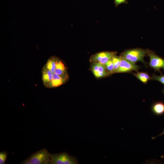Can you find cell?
I'll return each instance as SVG.
<instances>
[{
	"instance_id": "6da1fadb",
	"label": "cell",
	"mask_w": 164,
	"mask_h": 164,
	"mask_svg": "<svg viewBox=\"0 0 164 164\" xmlns=\"http://www.w3.org/2000/svg\"><path fill=\"white\" fill-rule=\"evenodd\" d=\"M41 76L43 85L47 88L60 87L67 82L69 79L65 63L54 56L50 57L43 67Z\"/></svg>"
},
{
	"instance_id": "d6986e66",
	"label": "cell",
	"mask_w": 164,
	"mask_h": 164,
	"mask_svg": "<svg viewBox=\"0 0 164 164\" xmlns=\"http://www.w3.org/2000/svg\"></svg>"
},
{
	"instance_id": "30bf717a",
	"label": "cell",
	"mask_w": 164,
	"mask_h": 164,
	"mask_svg": "<svg viewBox=\"0 0 164 164\" xmlns=\"http://www.w3.org/2000/svg\"><path fill=\"white\" fill-rule=\"evenodd\" d=\"M135 77L142 82L145 83L150 79V77L148 74L145 72H138L135 74Z\"/></svg>"
},
{
	"instance_id": "8fae6325",
	"label": "cell",
	"mask_w": 164,
	"mask_h": 164,
	"mask_svg": "<svg viewBox=\"0 0 164 164\" xmlns=\"http://www.w3.org/2000/svg\"><path fill=\"white\" fill-rule=\"evenodd\" d=\"M112 60L113 64L114 73H115L119 66L121 61V56H117L115 55L112 57Z\"/></svg>"
},
{
	"instance_id": "277c9868",
	"label": "cell",
	"mask_w": 164,
	"mask_h": 164,
	"mask_svg": "<svg viewBox=\"0 0 164 164\" xmlns=\"http://www.w3.org/2000/svg\"><path fill=\"white\" fill-rule=\"evenodd\" d=\"M77 158L65 152L51 154L49 164H78Z\"/></svg>"
},
{
	"instance_id": "ac0fdd59",
	"label": "cell",
	"mask_w": 164,
	"mask_h": 164,
	"mask_svg": "<svg viewBox=\"0 0 164 164\" xmlns=\"http://www.w3.org/2000/svg\"><path fill=\"white\" fill-rule=\"evenodd\" d=\"M161 158H164V155H162L161 156H160Z\"/></svg>"
},
{
	"instance_id": "7c38bea8",
	"label": "cell",
	"mask_w": 164,
	"mask_h": 164,
	"mask_svg": "<svg viewBox=\"0 0 164 164\" xmlns=\"http://www.w3.org/2000/svg\"><path fill=\"white\" fill-rule=\"evenodd\" d=\"M112 58L104 65L109 74L114 73V66Z\"/></svg>"
},
{
	"instance_id": "7a4b0ae2",
	"label": "cell",
	"mask_w": 164,
	"mask_h": 164,
	"mask_svg": "<svg viewBox=\"0 0 164 164\" xmlns=\"http://www.w3.org/2000/svg\"><path fill=\"white\" fill-rule=\"evenodd\" d=\"M148 51V50L139 48L130 49L125 51L120 56L134 63L139 61L144 63L143 58Z\"/></svg>"
},
{
	"instance_id": "9c48e42d",
	"label": "cell",
	"mask_w": 164,
	"mask_h": 164,
	"mask_svg": "<svg viewBox=\"0 0 164 164\" xmlns=\"http://www.w3.org/2000/svg\"><path fill=\"white\" fill-rule=\"evenodd\" d=\"M153 113L157 115H161L164 114V103L158 101L154 103L152 106Z\"/></svg>"
},
{
	"instance_id": "8992f818",
	"label": "cell",
	"mask_w": 164,
	"mask_h": 164,
	"mask_svg": "<svg viewBox=\"0 0 164 164\" xmlns=\"http://www.w3.org/2000/svg\"><path fill=\"white\" fill-rule=\"evenodd\" d=\"M113 52H102L97 53L92 55L90 60L92 63L98 62L104 65L116 55Z\"/></svg>"
},
{
	"instance_id": "e0dca14e",
	"label": "cell",
	"mask_w": 164,
	"mask_h": 164,
	"mask_svg": "<svg viewBox=\"0 0 164 164\" xmlns=\"http://www.w3.org/2000/svg\"><path fill=\"white\" fill-rule=\"evenodd\" d=\"M164 134V129H163V130L162 132V133H160V134H159V135H158L157 136H155V137H152V139H155L157 137H159V136H160L163 135Z\"/></svg>"
},
{
	"instance_id": "ba28073f",
	"label": "cell",
	"mask_w": 164,
	"mask_h": 164,
	"mask_svg": "<svg viewBox=\"0 0 164 164\" xmlns=\"http://www.w3.org/2000/svg\"><path fill=\"white\" fill-rule=\"evenodd\" d=\"M91 70L94 76L97 78L103 77L109 74L104 65L99 63H93Z\"/></svg>"
},
{
	"instance_id": "5bb4252c",
	"label": "cell",
	"mask_w": 164,
	"mask_h": 164,
	"mask_svg": "<svg viewBox=\"0 0 164 164\" xmlns=\"http://www.w3.org/2000/svg\"><path fill=\"white\" fill-rule=\"evenodd\" d=\"M152 79L153 80H157L162 84H164V76H156L154 75Z\"/></svg>"
},
{
	"instance_id": "2e32d148",
	"label": "cell",
	"mask_w": 164,
	"mask_h": 164,
	"mask_svg": "<svg viewBox=\"0 0 164 164\" xmlns=\"http://www.w3.org/2000/svg\"><path fill=\"white\" fill-rule=\"evenodd\" d=\"M21 164H31L30 162L26 159V160L22 161L21 163Z\"/></svg>"
},
{
	"instance_id": "4fadbf2b",
	"label": "cell",
	"mask_w": 164,
	"mask_h": 164,
	"mask_svg": "<svg viewBox=\"0 0 164 164\" xmlns=\"http://www.w3.org/2000/svg\"><path fill=\"white\" fill-rule=\"evenodd\" d=\"M8 153L6 151H1L0 152V164H4L6 161Z\"/></svg>"
},
{
	"instance_id": "3957f363",
	"label": "cell",
	"mask_w": 164,
	"mask_h": 164,
	"mask_svg": "<svg viewBox=\"0 0 164 164\" xmlns=\"http://www.w3.org/2000/svg\"><path fill=\"white\" fill-rule=\"evenodd\" d=\"M51 154L44 148L30 155L27 159L31 164H49Z\"/></svg>"
},
{
	"instance_id": "52a82bcc",
	"label": "cell",
	"mask_w": 164,
	"mask_h": 164,
	"mask_svg": "<svg viewBox=\"0 0 164 164\" xmlns=\"http://www.w3.org/2000/svg\"><path fill=\"white\" fill-rule=\"evenodd\" d=\"M139 68V67L135 63L131 62L121 56L119 66L115 73L127 72L137 70Z\"/></svg>"
},
{
	"instance_id": "5b68a950",
	"label": "cell",
	"mask_w": 164,
	"mask_h": 164,
	"mask_svg": "<svg viewBox=\"0 0 164 164\" xmlns=\"http://www.w3.org/2000/svg\"><path fill=\"white\" fill-rule=\"evenodd\" d=\"M147 54L150 58L149 65L151 67L158 71L161 69H164V59L152 51L148 50Z\"/></svg>"
},
{
	"instance_id": "9a60e30c",
	"label": "cell",
	"mask_w": 164,
	"mask_h": 164,
	"mask_svg": "<svg viewBox=\"0 0 164 164\" xmlns=\"http://www.w3.org/2000/svg\"><path fill=\"white\" fill-rule=\"evenodd\" d=\"M128 3L127 0H114V3L116 7L122 3L127 4Z\"/></svg>"
}]
</instances>
